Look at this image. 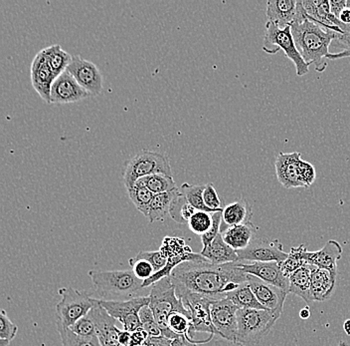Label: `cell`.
<instances>
[{"label": "cell", "instance_id": "6da1fadb", "mask_svg": "<svg viewBox=\"0 0 350 346\" xmlns=\"http://www.w3.org/2000/svg\"><path fill=\"white\" fill-rule=\"evenodd\" d=\"M177 297L186 293L203 295L213 301L226 299V295L247 282L239 262L213 264L208 260L185 262L170 275Z\"/></svg>", "mask_w": 350, "mask_h": 346}, {"label": "cell", "instance_id": "7a4b0ae2", "mask_svg": "<svg viewBox=\"0 0 350 346\" xmlns=\"http://www.w3.org/2000/svg\"><path fill=\"white\" fill-rule=\"evenodd\" d=\"M297 50L308 65H314L317 72H323L327 67L328 48L336 39L334 32H328L321 26L306 18L303 1H297V16L291 25Z\"/></svg>", "mask_w": 350, "mask_h": 346}, {"label": "cell", "instance_id": "3957f363", "mask_svg": "<svg viewBox=\"0 0 350 346\" xmlns=\"http://www.w3.org/2000/svg\"><path fill=\"white\" fill-rule=\"evenodd\" d=\"M150 304L155 321L161 328L163 336L174 341L178 335L170 330L167 325L168 317L174 312H186L181 299L177 297L176 291L170 277H163L152 284L150 293Z\"/></svg>", "mask_w": 350, "mask_h": 346}, {"label": "cell", "instance_id": "277c9868", "mask_svg": "<svg viewBox=\"0 0 350 346\" xmlns=\"http://www.w3.org/2000/svg\"><path fill=\"white\" fill-rule=\"evenodd\" d=\"M238 332L236 343L240 345H255L272 330L280 315L268 310H244L237 313Z\"/></svg>", "mask_w": 350, "mask_h": 346}, {"label": "cell", "instance_id": "5b68a950", "mask_svg": "<svg viewBox=\"0 0 350 346\" xmlns=\"http://www.w3.org/2000/svg\"><path fill=\"white\" fill-rule=\"evenodd\" d=\"M262 49L270 55H275L280 50H283L284 55L294 63L297 76H305L310 71V65L306 62L295 45L291 26L281 29L268 21Z\"/></svg>", "mask_w": 350, "mask_h": 346}, {"label": "cell", "instance_id": "8992f818", "mask_svg": "<svg viewBox=\"0 0 350 346\" xmlns=\"http://www.w3.org/2000/svg\"><path fill=\"white\" fill-rule=\"evenodd\" d=\"M89 277L95 288L105 295L133 299L144 288V282L137 279L131 271H90Z\"/></svg>", "mask_w": 350, "mask_h": 346}, {"label": "cell", "instance_id": "52a82bcc", "mask_svg": "<svg viewBox=\"0 0 350 346\" xmlns=\"http://www.w3.org/2000/svg\"><path fill=\"white\" fill-rule=\"evenodd\" d=\"M153 174H166L172 176L168 157L163 153L142 150L129 162L124 175L126 190L133 189L135 182L142 177Z\"/></svg>", "mask_w": 350, "mask_h": 346}, {"label": "cell", "instance_id": "ba28073f", "mask_svg": "<svg viewBox=\"0 0 350 346\" xmlns=\"http://www.w3.org/2000/svg\"><path fill=\"white\" fill-rule=\"evenodd\" d=\"M61 301L57 304V321L66 328H70L82 317H86L94 308V297L73 288H62L59 291Z\"/></svg>", "mask_w": 350, "mask_h": 346}, {"label": "cell", "instance_id": "9c48e42d", "mask_svg": "<svg viewBox=\"0 0 350 346\" xmlns=\"http://www.w3.org/2000/svg\"><path fill=\"white\" fill-rule=\"evenodd\" d=\"M100 306L108 312L111 317L120 321L122 330L135 332L142 328L139 313L144 306H150V295L133 297L128 301H108L98 299Z\"/></svg>", "mask_w": 350, "mask_h": 346}, {"label": "cell", "instance_id": "30bf717a", "mask_svg": "<svg viewBox=\"0 0 350 346\" xmlns=\"http://www.w3.org/2000/svg\"><path fill=\"white\" fill-rule=\"evenodd\" d=\"M240 308L228 299L215 301L211 304V319L216 335L225 341L236 343L237 341L238 317Z\"/></svg>", "mask_w": 350, "mask_h": 346}, {"label": "cell", "instance_id": "8fae6325", "mask_svg": "<svg viewBox=\"0 0 350 346\" xmlns=\"http://www.w3.org/2000/svg\"><path fill=\"white\" fill-rule=\"evenodd\" d=\"M179 299H181L191 317V336L196 332H207L210 335H216L211 319V304L215 301L193 293H186Z\"/></svg>", "mask_w": 350, "mask_h": 346}, {"label": "cell", "instance_id": "7c38bea8", "mask_svg": "<svg viewBox=\"0 0 350 346\" xmlns=\"http://www.w3.org/2000/svg\"><path fill=\"white\" fill-rule=\"evenodd\" d=\"M239 260H249L251 262H275L282 264L288 258L284 253L283 245L279 240H268L258 238L251 243L250 246L243 251H238Z\"/></svg>", "mask_w": 350, "mask_h": 346}, {"label": "cell", "instance_id": "4fadbf2b", "mask_svg": "<svg viewBox=\"0 0 350 346\" xmlns=\"http://www.w3.org/2000/svg\"><path fill=\"white\" fill-rule=\"evenodd\" d=\"M67 71L77 82L92 95H98L103 90V76L98 68L91 61L79 55L73 56Z\"/></svg>", "mask_w": 350, "mask_h": 346}, {"label": "cell", "instance_id": "5bb4252c", "mask_svg": "<svg viewBox=\"0 0 350 346\" xmlns=\"http://www.w3.org/2000/svg\"><path fill=\"white\" fill-rule=\"evenodd\" d=\"M247 282L260 304L266 310L277 313L281 317L288 293L272 284H267L254 275H247Z\"/></svg>", "mask_w": 350, "mask_h": 346}, {"label": "cell", "instance_id": "9a60e30c", "mask_svg": "<svg viewBox=\"0 0 350 346\" xmlns=\"http://www.w3.org/2000/svg\"><path fill=\"white\" fill-rule=\"evenodd\" d=\"M239 268L246 275H254L267 284H272L290 293V280L284 275L279 262H255L243 264L239 262Z\"/></svg>", "mask_w": 350, "mask_h": 346}, {"label": "cell", "instance_id": "2e32d148", "mask_svg": "<svg viewBox=\"0 0 350 346\" xmlns=\"http://www.w3.org/2000/svg\"><path fill=\"white\" fill-rule=\"evenodd\" d=\"M92 96L90 92L83 88L75 78L66 70L54 81L51 88V104H68L86 99Z\"/></svg>", "mask_w": 350, "mask_h": 346}, {"label": "cell", "instance_id": "e0dca14e", "mask_svg": "<svg viewBox=\"0 0 350 346\" xmlns=\"http://www.w3.org/2000/svg\"><path fill=\"white\" fill-rule=\"evenodd\" d=\"M93 319L97 332V337L102 346H120V330L116 325L117 319L109 314L100 306L97 299H94V308L89 312Z\"/></svg>", "mask_w": 350, "mask_h": 346}, {"label": "cell", "instance_id": "ac0fdd59", "mask_svg": "<svg viewBox=\"0 0 350 346\" xmlns=\"http://www.w3.org/2000/svg\"><path fill=\"white\" fill-rule=\"evenodd\" d=\"M301 154L299 152L284 153L278 155L275 162L278 181L286 189L304 188L299 181V163Z\"/></svg>", "mask_w": 350, "mask_h": 346}, {"label": "cell", "instance_id": "d6986e66", "mask_svg": "<svg viewBox=\"0 0 350 346\" xmlns=\"http://www.w3.org/2000/svg\"><path fill=\"white\" fill-rule=\"evenodd\" d=\"M56 80L51 69L48 66L42 50L37 53L31 64V82L33 88L47 104H51V88Z\"/></svg>", "mask_w": 350, "mask_h": 346}, {"label": "cell", "instance_id": "ffe728a7", "mask_svg": "<svg viewBox=\"0 0 350 346\" xmlns=\"http://www.w3.org/2000/svg\"><path fill=\"white\" fill-rule=\"evenodd\" d=\"M343 249L336 240H328L323 249L317 251L305 253L306 264H312L317 268L327 269L338 273V262L342 257Z\"/></svg>", "mask_w": 350, "mask_h": 346}, {"label": "cell", "instance_id": "44dd1931", "mask_svg": "<svg viewBox=\"0 0 350 346\" xmlns=\"http://www.w3.org/2000/svg\"><path fill=\"white\" fill-rule=\"evenodd\" d=\"M310 271L312 282V295L314 301H325L332 297L336 290L338 273L327 269H319L316 266L308 264Z\"/></svg>", "mask_w": 350, "mask_h": 346}, {"label": "cell", "instance_id": "7402d4cb", "mask_svg": "<svg viewBox=\"0 0 350 346\" xmlns=\"http://www.w3.org/2000/svg\"><path fill=\"white\" fill-rule=\"evenodd\" d=\"M297 4L295 0H269L266 10L269 23L281 29L292 25L297 16Z\"/></svg>", "mask_w": 350, "mask_h": 346}, {"label": "cell", "instance_id": "603a6c76", "mask_svg": "<svg viewBox=\"0 0 350 346\" xmlns=\"http://www.w3.org/2000/svg\"><path fill=\"white\" fill-rule=\"evenodd\" d=\"M258 231L259 227L251 222L246 225L226 227L221 231V236L228 246L238 251L250 246Z\"/></svg>", "mask_w": 350, "mask_h": 346}, {"label": "cell", "instance_id": "cb8c5ba5", "mask_svg": "<svg viewBox=\"0 0 350 346\" xmlns=\"http://www.w3.org/2000/svg\"><path fill=\"white\" fill-rule=\"evenodd\" d=\"M304 8L306 10V18L312 23L321 26L328 32H334V34H345L341 32L338 27L330 23L329 0H305L303 1Z\"/></svg>", "mask_w": 350, "mask_h": 346}, {"label": "cell", "instance_id": "d4e9b609", "mask_svg": "<svg viewBox=\"0 0 350 346\" xmlns=\"http://www.w3.org/2000/svg\"><path fill=\"white\" fill-rule=\"evenodd\" d=\"M201 256L213 264H225L240 262L237 251L228 246L223 240L221 233L212 244L201 251Z\"/></svg>", "mask_w": 350, "mask_h": 346}, {"label": "cell", "instance_id": "484cf974", "mask_svg": "<svg viewBox=\"0 0 350 346\" xmlns=\"http://www.w3.org/2000/svg\"><path fill=\"white\" fill-rule=\"evenodd\" d=\"M252 218L253 211L250 203L244 199L224 206L222 210V223H224L227 227L246 225L251 223Z\"/></svg>", "mask_w": 350, "mask_h": 346}, {"label": "cell", "instance_id": "4316f807", "mask_svg": "<svg viewBox=\"0 0 350 346\" xmlns=\"http://www.w3.org/2000/svg\"><path fill=\"white\" fill-rule=\"evenodd\" d=\"M181 190L176 189L172 192L157 194L153 196L152 205H150L148 220L150 223L163 221L167 216H170V210L175 200L180 196Z\"/></svg>", "mask_w": 350, "mask_h": 346}, {"label": "cell", "instance_id": "83f0119b", "mask_svg": "<svg viewBox=\"0 0 350 346\" xmlns=\"http://www.w3.org/2000/svg\"><path fill=\"white\" fill-rule=\"evenodd\" d=\"M288 280H290V293H294L297 297H301L306 304H312L314 301L312 295L310 271L308 264L288 275Z\"/></svg>", "mask_w": 350, "mask_h": 346}, {"label": "cell", "instance_id": "f1b7e54d", "mask_svg": "<svg viewBox=\"0 0 350 346\" xmlns=\"http://www.w3.org/2000/svg\"><path fill=\"white\" fill-rule=\"evenodd\" d=\"M47 61L48 66L51 69L55 77L58 78L61 74L64 73L71 63L73 56L62 49L60 45H55L42 50Z\"/></svg>", "mask_w": 350, "mask_h": 346}, {"label": "cell", "instance_id": "f546056e", "mask_svg": "<svg viewBox=\"0 0 350 346\" xmlns=\"http://www.w3.org/2000/svg\"><path fill=\"white\" fill-rule=\"evenodd\" d=\"M133 188H146L153 195L163 194L177 189L172 176L166 174H153L137 180Z\"/></svg>", "mask_w": 350, "mask_h": 346}, {"label": "cell", "instance_id": "4dcf8cb0", "mask_svg": "<svg viewBox=\"0 0 350 346\" xmlns=\"http://www.w3.org/2000/svg\"><path fill=\"white\" fill-rule=\"evenodd\" d=\"M226 299L244 310H266L254 295L248 282L240 284L239 288L227 293Z\"/></svg>", "mask_w": 350, "mask_h": 346}, {"label": "cell", "instance_id": "1f68e13d", "mask_svg": "<svg viewBox=\"0 0 350 346\" xmlns=\"http://www.w3.org/2000/svg\"><path fill=\"white\" fill-rule=\"evenodd\" d=\"M167 325L170 330H172L174 334L178 335H185L190 341H194L192 339V321L190 317L188 310L186 312H174L168 317Z\"/></svg>", "mask_w": 350, "mask_h": 346}, {"label": "cell", "instance_id": "d6a6232c", "mask_svg": "<svg viewBox=\"0 0 350 346\" xmlns=\"http://www.w3.org/2000/svg\"><path fill=\"white\" fill-rule=\"evenodd\" d=\"M56 326L63 346H102L97 336L83 337L77 335L58 321H56Z\"/></svg>", "mask_w": 350, "mask_h": 346}, {"label": "cell", "instance_id": "836d02e7", "mask_svg": "<svg viewBox=\"0 0 350 346\" xmlns=\"http://www.w3.org/2000/svg\"><path fill=\"white\" fill-rule=\"evenodd\" d=\"M306 251L308 249H306L305 245H301V246L291 249L286 260L280 264L282 271L286 277H288V275H292L295 271L306 266L305 253Z\"/></svg>", "mask_w": 350, "mask_h": 346}, {"label": "cell", "instance_id": "e575fe53", "mask_svg": "<svg viewBox=\"0 0 350 346\" xmlns=\"http://www.w3.org/2000/svg\"><path fill=\"white\" fill-rule=\"evenodd\" d=\"M129 197L133 201L135 207L142 212L144 216L148 217L150 214V205L154 195L146 188H133L128 190Z\"/></svg>", "mask_w": 350, "mask_h": 346}, {"label": "cell", "instance_id": "d590c367", "mask_svg": "<svg viewBox=\"0 0 350 346\" xmlns=\"http://www.w3.org/2000/svg\"><path fill=\"white\" fill-rule=\"evenodd\" d=\"M197 212L193 206L190 205L186 200L185 195L181 193L180 196L175 200L170 210V217L178 223H188L192 216Z\"/></svg>", "mask_w": 350, "mask_h": 346}, {"label": "cell", "instance_id": "8d00e7d4", "mask_svg": "<svg viewBox=\"0 0 350 346\" xmlns=\"http://www.w3.org/2000/svg\"><path fill=\"white\" fill-rule=\"evenodd\" d=\"M205 185H189L185 183L181 187V193L185 195L186 200L190 205L193 206L197 211L209 212V209L205 206L203 201V193H204Z\"/></svg>", "mask_w": 350, "mask_h": 346}, {"label": "cell", "instance_id": "74e56055", "mask_svg": "<svg viewBox=\"0 0 350 346\" xmlns=\"http://www.w3.org/2000/svg\"><path fill=\"white\" fill-rule=\"evenodd\" d=\"M212 214L213 212L197 211L188 221V227L190 231L200 236L206 234L213 222Z\"/></svg>", "mask_w": 350, "mask_h": 346}, {"label": "cell", "instance_id": "f35d334b", "mask_svg": "<svg viewBox=\"0 0 350 346\" xmlns=\"http://www.w3.org/2000/svg\"><path fill=\"white\" fill-rule=\"evenodd\" d=\"M139 319H141L142 328L150 337L163 336L161 328L155 321L154 314H153L152 308L150 306H144L139 313Z\"/></svg>", "mask_w": 350, "mask_h": 346}, {"label": "cell", "instance_id": "ab89813d", "mask_svg": "<svg viewBox=\"0 0 350 346\" xmlns=\"http://www.w3.org/2000/svg\"><path fill=\"white\" fill-rule=\"evenodd\" d=\"M129 262H130L133 275L137 279L141 280L142 282H146V280L152 279L153 275H155L152 264L148 260H144V258L135 256V258H131Z\"/></svg>", "mask_w": 350, "mask_h": 346}, {"label": "cell", "instance_id": "60d3db41", "mask_svg": "<svg viewBox=\"0 0 350 346\" xmlns=\"http://www.w3.org/2000/svg\"><path fill=\"white\" fill-rule=\"evenodd\" d=\"M69 330L73 332L74 334L83 337L97 336L95 323H94L93 319L90 317V314L82 317L80 321H77L74 325H72Z\"/></svg>", "mask_w": 350, "mask_h": 346}, {"label": "cell", "instance_id": "b9f144b4", "mask_svg": "<svg viewBox=\"0 0 350 346\" xmlns=\"http://www.w3.org/2000/svg\"><path fill=\"white\" fill-rule=\"evenodd\" d=\"M212 219H213V222H212L211 227H210L209 231L207 232L206 234H204L202 236H201V242H202L203 249L210 246L217 238L219 234L221 233V225H222V211H218L213 212L212 214Z\"/></svg>", "mask_w": 350, "mask_h": 346}, {"label": "cell", "instance_id": "7bdbcfd3", "mask_svg": "<svg viewBox=\"0 0 350 346\" xmlns=\"http://www.w3.org/2000/svg\"><path fill=\"white\" fill-rule=\"evenodd\" d=\"M203 201L205 206L212 212L222 211L223 205L219 198L217 190L214 188L213 184L205 185L204 193H203Z\"/></svg>", "mask_w": 350, "mask_h": 346}, {"label": "cell", "instance_id": "ee69618b", "mask_svg": "<svg viewBox=\"0 0 350 346\" xmlns=\"http://www.w3.org/2000/svg\"><path fill=\"white\" fill-rule=\"evenodd\" d=\"M299 181L304 188H310L316 181L317 173L314 166L303 159L299 160Z\"/></svg>", "mask_w": 350, "mask_h": 346}, {"label": "cell", "instance_id": "f6af8a7d", "mask_svg": "<svg viewBox=\"0 0 350 346\" xmlns=\"http://www.w3.org/2000/svg\"><path fill=\"white\" fill-rule=\"evenodd\" d=\"M18 328L12 323L5 310L0 312V338L12 341L16 336Z\"/></svg>", "mask_w": 350, "mask_h": 346}, {"label": "cell", "instance_id": "bcb514c9", "mask_svg": "<svg viewBox=\"0 0 350 346\" xmlns=\"http://www.w3.org/2000/svg\"><path fill=\"white\" fill-rule=\"evenodd\" d=\"M137 257L144 258V260L150 262L152 264L153 268H154L155 273L163 271L165 268L166 264H167V258L164 257L161 251H141Z\"/></svg>", "mask_w": 350, "mask_h": 346}, {"label": "cell", "instance_id": "7dc6e473", "mask_svg": "<svg viewBox=\"0 0 350 346\" xmlns=\"http://www.w3.org/2000/svg\"><path fill=\"white\" fill-rule=\"evenodd\" d=\"M343 49L338 53L328 54V60H338V59L349 58L350 57V32L349 34H336V39Z\"/></svg>", "mask_w": 350, "mask_h": 346}, {"label": "cell", "instance_id": "c3c4849f", "mask_svg": "<svg viewBox=\"0 0 350 346\" xmlns=\"http://www.w3.org/2000/svg\"><path fill=\"white\" fill-rule=\"evenodd\" d=\"M330 12L339 19L341 12L347 8V0H329Z\"/></svg>", "mask_w": 350, "mask_h": 346}, {"label": "cell", "instance_id": "681fc988", "mask_svg": "<svg viewBox=\"0 0 350 346\" xmlns=\"http://www.w3.org/2000/svg\"><path fill=\"white\" fill-rule=\"evenodd\" d=\"M213 336L214 335H211V336L206 339V341H190V339H188L187 337L185 336V335H180V336H178L177 338L172 341V346H199L198 343H208V341H210L213 338Z\"/></svg>", "mask_w": 350, "mask_h": 346}, {"label": "cell", "instance_id": "f907efd6", "mask_svg": "<svg viewBox=\"0 0 350 346\" xmlns=\"http://www.w3.org/2000/svg\"><path fill=\"white\" fill-rule=\"evenodd\" d=\"M146 346H172V341L166 337H148Z\"/></svg>", "mask_w": 350, "mask_h": 346}, {"label": "cell", "instance_id": "816d5d0a", "mask_svg": "<svg viewBox=\"0 0 350 346\" xmlns=\"http://www.w3.org/2000/svg\"><path fill=\"white\" fill-rule=\"evenodd\" d=\"M119 341L120 346H133L131 332H126V330H120Z\"/></svg>", "mask_w": 350, "mask_h": 346}, {"label": "cell", "instance_id": "f5cc1de1", "mask_svg": "<svg viewBox=\"0 0 350 346\" xmlns=\"http://www.w3.org/2000/svg\"><path fill=\"white\" fill-rule=\"evenodd\" d=\"M299 317H301V319H310V306H306L305 308H303V310H301V312H299Z\"/></svg>", "mask_w": 350, "mask_h": 346}, {"label": "cell", "instance_id": "db71d44e", "mask_svg": "<svg viewBox=\"0 0 350 346\" xmlns=\"http://www.w3.org/2000/svg\"><path fill=\"white\" fill-rule=\"evenodd\" d=\"M343 330H345L347 335H350V319H347V321L343 323Z\"/></svg>", "mask_w": 350, "mask_h": 346}, {"label": "cell", "instance_id": "11a10c76", "mask_svg": "<svg viewBox=\"0 0 350 346\" xmlns=\"http://www.w3.org/2000/svg\"><path fill=\"white\" fill-rule=\"evenodd\" d=\"M10 341L0 338V346H10Z\"/></svg>", "mask_w": 350, "mask_h": 346}, {"label": "cell", "instance_id": "9f6ffc18", "mask_svg": "<svg viewBox=\"0 0 350 346\" xmlns=\"http://www.w3.org/2000/svg\"><path fill=\"white\" fill-rule=\"evenodd\" d=\"M347 8H350V0H347ZM349 32H350V26L349 27V30H347V34H349Z\"/></svg>", "mask_w": 350, "mask_h": 346}, {"label": "cell", "instance_id": "6f0895ef", "mask_svg": "<svg viewBox=\"0 0 350 346\" xmlns=\"http://www.w3.org/2000/svg\"><path fill=\"white\" fill-rule=\"evenodd\" d=\"M345 345H347V343H343V341H340V343H339V345L338 346H345Z\"/></svg>", "mask_w": 350, "mask_h": 346}, {"label": "cell", "instance_id": "680465c9", "mask_svg": "<svg viewBox=\"0 0 350 346\" xmlns=\"http://www.w3.org/2000/svg\"><path fill=\"white\" fill-rule=\"evenodd\" d=\"M234 346H244V345H237V343H234Z\"/></svg>", "mask_w": 350, "mask_h": 346}, {"label": "cell", "instance_id": "91938a15", "mask_svg": "<svg viewBox=\"0 0 350 346\" xmlns=\"http://www.w3.org/2000/svg\"><path fill=\"white\" fill-rule=\"evenodd\" d=\"M345 346H350V345H347H347H345Z\"/></svg>", "mask_w": 350, "mask_h": 346}, {"label": "cell", "instance_id": "94428289", "mask_svg": "<svg viewBox=\"0 0 350 346\" xmlns=\"http://www.w3.org/2000/svg\"><path fill=\"white\" fill-rule=\"evenodd\" d=\"M142 346H146V345H142Z\"/></svg>", "mask_w": 350, "mask_h": 346}]
</instances>
